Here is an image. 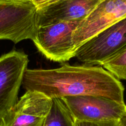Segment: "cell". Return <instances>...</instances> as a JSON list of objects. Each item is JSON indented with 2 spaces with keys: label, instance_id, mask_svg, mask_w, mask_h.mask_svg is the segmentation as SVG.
I'll return each mask as SVG.
<instances>
[{
  "label": "cell",
  "instance_id": "obj_1",
  "mask_svg": "<svg viewBox=\"0 0 126 126\" xmlns=\"http://www.w3.org/2000/svg\"><path fill=\"white\" fill-rule=\"evenodd\" d=\"M22 86L51 98L98 95L124 103L123 85L102 66L64 64L51 69H27Z\"/></svg>",
  "mask_w": 126,
  "mask_h": 126
},
{
  "label": "cell",
  "instance_id": "obj_2",
  "mask_svg": "<svg viewBox=\"0 0 126 126\" xmlns=\"http://www.w3.org/2000/svg\"><path fill=\"white\" fill-rule=\"evenodd\" d=\"M37 8L28 0H0V40L18 43L35 38Z\"/></svg>",
  "mask_w": 126,
  "mask_h": 126
},
{
  "label": "cell",
  "instance_id": "obj_3",
  "mask_svg": "<svg viewBox=\"0 0 126 126\" xmlns=\"http://www.w3.org/2000/svg\"><path fill=\"white\" fill-rule=\"evenodd\" d=\"M126 47V17L110 25L76 49L75 57L84 64L102 66Z\"/></svg>",
  "mask_w": 126,
  "mask_h": 126
},
{
  "label": "cell",
  "instance_id": "obj_4",
  "mask_svg": "<svg viewBox=\"0 0 126 126\" xmlns=\"http://www.w3.org/2000/svg\"><path fill=\"white\" fill-rule=\"evenodd\" d=\"M80 23L61 21L38 27L32 41L47 59L59 63L68 61L76 55L73 33Z\"/></svg>",
  "mask_w": 126,
  "mask_h": 126
},
{
  "label": "cell",
  "instance_id": "obj_5",
  "mask_svg": "<svg viewBox=\"0 0 126 126\" xmlns=\"http://www.w3.org/2000/svg\"><path fill=\"white\" fill-rule=\"evenodd\" d=\"M29 61L25 53L15 50L0 57V124L17 102Z\"/></svg>",
  "mask_w": 126,
  "mask_h": 126
},
{
  "label": "cell",
  "instance_id": "obj_6",
  "mask_svg": "<svg viewBox=\"0 0 126 126\" xmlns=\"http://www.w3.org/2000/svg\"><path fill=\"white\" fill-rule=\"evenodd\" d=\"M77 121L98 122L120 121L126 115V105L98 95H79L62 98Z\"/></svg>",
  "mask_w": 126,
  "mask_h": 126
},
{
  "label": "cell",
  "instance_id": "obj_7",
  "mask_svg": "<svg viewBox=\"0 0 126 126\" xmlns=\"http://www.w3.org/2000/svg\"><path fill=\"white\" fill-rule=\"evenodd\" d=\"M126 17V0H101L73 33L76 49L110 25Z\"/></svg>",
  "mask_w": 126,
  "mask_h": 126
},
{
  "label": "cell",
  "instance_id": "obj_8",
  "mask_svg": "<svg viewBox=\"0 0 126 126\" xmlns=\"http://www.w3.org/2000/svg\"><path fill=\"white\" fill-rule=\"evenodd\" d=\"M52 98L41 92L26 91L4 117L0 126H42Z\"/></svg>",
  "mask_w": 126,
  "mask_h": 126
},
{
  "label": "cell",
  "instance_id": "obj_9",
  "mask_svg": "<svg viewBox=\"0 0 126 126\" xmlns=\"http://www.w3.org/2000/svg\"><path fill=\"white\" fill-rule=\"evenodd\" d=\"M101 0H55L37 8V26L61 21L81 22Z\"/></svg>",
  "mask_w": 126,
  "mask_h": 126
},
{
  "label": "cell",
  "instance_id": "obj_10",
  "mask_svg": "<svg viewBox=\"0 0 126 126\" xmlns=\"http://www.w3.org/2000/svg\"><path fill=\"white\" fill-rule=\"evenodd\" d=\"M76 119L60 98H52V104L42 126H75Z\"/></svg>",
  "mask_w": 126,
  "mask_h": 126
},
{
  "label": "cell",
  "instance_id": "obj_11",
  "mask_svg": "<svg viewBox=\"0 0 126 126\" xmlns=\"http://www.w3.org/2000/svg\"><path fill=\"white\" fill-rule=\"evenodd\" d=\"M118 80H126V47L102 65Z\"/></svg>",
  "mask_w": 126,
  "mask_h": 126
},
{
  "label": "cell",
  "instance_id": "obj_12",
  "mask_svg": "<svg viewBox=\"0 0 126 126\" xmlns=\"http://www.w3.org/2000/svg\"><path fill=\"white\" fill-rule=\"evenodd\" d=\"M75 126H123L121 120L116 121H98V122H90V121H75Z\"/></svg>",
  "mask_w": 126,
  "mask_h": 126
},
{
  "label": "cell",
  "instance_id": "obj_13",
  "mask_svg": "<svg viewBox=\"0 0 126 126\" xmlns=\"http://www.w3.org/2000/svg\"><path fill=\"white\" fill-rule=\"evenodd\" d=\"M32 2L33 3L36 8H38L41 6L45 5V4H48L52 1H54L55 0H31Z\"/></svg>",
  "mask_w": 126,
  "mask_h": 126
},
{
  "label": "cell",
  "instance_id": "obj_14",
  "mask_svg": "<svg viewBox=\"0 0 126 126\" xmlns=\"http://www.w3.org/2000/svg\"><path fill=\"white\" fill-rule=\"evenodd\" d=\"M121 120V121H122L123 126H126V115L124 116V117H122Z\"/></svg>",
  "mask_w": 126,
  "mask_h": 126
},
{
  "label": "cell",
  "instance_id": "obj_15",
  "mask_svg": "<svg viewBox=\"0 0 126 126\" xmlns=\"http://www.w3.org/2000/svg\"><path fill=\"white\" fill-rule=\"evenodd\" d=\"M28 1H31V0H28Z\"/></svg>",
  "mask_w": 126,
  "mask_h": 126
}]
</instances>
